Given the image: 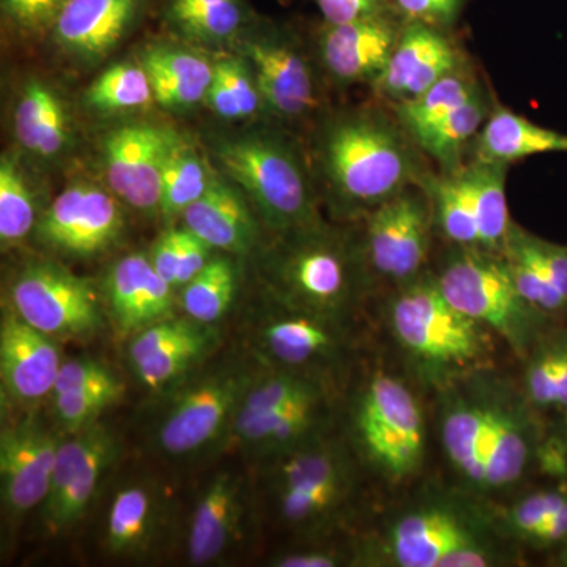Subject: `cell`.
<instances>
[{"label": "cell", "mask_w": 567, "mask_h": 567, "mask_svg": "<svg viewBox=\"0 0 567 567\" xmlns=\"http://www.w3.org/2000/svg\"><path fill=\"white\" fill-rule=\"evenodd\" d=\"M393 110L369 104L333 112L317 125L312 163L339 213L364 218L431 173Z\"/></svg>", "instance_id": "6da1fadb"}, {"label": "cell", "mask_w": 567, "mask_h": 567, "mask_svg": "<svg viewBox=\"0 0 567 567\" xmlns=\"http://www.w3.org/2000/svg\"><path fill=\"white\" fill-rule=\"evenodd\" d=\"M388 317L398 344L421 377L435 385L476 372L494 352V333L454 308L434 275L395 287Z\"/></svg>", "instance_id": "7a4b0ae2"}, {"label": "cell", "mask_w": 567, "mask_h": 567, "mask_svg": "<svg viewBox=\"0 0 567 567\" xmlns=\"http://www.w3.org/2000/svg\"><path fill=\"white\" fill-rule=\"evenodd\" d=\"M212 156L276 233L323 223L303 156L282 134L259 130L219 136L212 142Z\"/></svg>", "instance_id": "3957f363"}, {"label": "cell", "mask_w": 567, "mask_h": 567, "mask_svg": "<svg viewBox=\"0 0 567 567\" xmlns=\"http://www.w3.org/2000/svg\"><path fill=\"white\" fill-rule=\"evenodd\" d=\"M268 254L265 275L279 305L339 320L368 278L361 244L324 226L282 234Z\"/></svg>", "instance_id": "277c9868"}, {"label": "cell", "mask_w": 567, "mask_h": 567, "mask_svg": "<svg viewBox=\"0 0 567 567\" xmlns=\"http://www.w3.org/2000/svg\"><path fill=\"white\" fill-rule=\"evenodd\" d=\"M434 276L454 308L499 336L518 357L532 353L548 316L520 293L502 254L451 245Z\"/></svg>", "instance_id": "5b68a950"}, {"label": "cell", "mask_w": 567, "mask_h": 567, "mask_svg": "<svg viewBox=\"0 0 567 567\" xmlns=\"http://www.w3.org/2000/svg\"><path fill=\"white\" fill-rule=\"evenodd\" d=\"M276 509L295 532L327 527L352 496V464L341 447L312 439L270 456Z\"/></svg>", "instance_id": "8992f818"}, {"label": "cell", "mask_w": 567, "mask_h": 567, "mask_svg": "<svg viewBox=\"0 0 567 567\" xmlns=\"http://www.w3.org/2000/svg\"><path fill=\"white\" fill-rule=\"evenodd\" d=\"M354 435L369 464L390 483H404L423 464V410L398 377L382 372L365 383L354 406Z\"/></svg>", "instance_id": "52a82bcc"}, {"label": "cell", "mask_w": 567, "mask_h": 567, "mask_svg": "<svg viewBox=\"0 0 567 567\" xmlns=\"http://www.w3.org/2000/svg\"><path fill=\"white\" fill-rule=\"evenodd\" d=\"M383 551L399 567H486L498 561L480 522L440 502L412 507L395 518Z\"/></svg>", "instance_id": "ba28073f"}, {"label": "cell", "mask_w": 567, "mask_h": 567, "mask_svg": "<svg viewBox=\"0 0 567 567\" xmlns=\"http://www.w3.org/2000/svg\"><path fill=\"white\" fill-rule=\"evenodd\" d=\"M434 234L427 193L410 186L364 216L361 251L368 274L395 287L415 281L425 274Z\"/></svg>", "instance_id": "9c48e42d"}, {"label": "cell", "mask_w": 567, "mask_h": 567, "mask_svg": "<svg viewBox=\"0 0 567 567\" xmlns=\"http://www.w3.org/2000/svg\"><path fill=\"white\" fill-rule=\"evenodd\" d=\"M9 305L21 319L54 339L91 338L104 324L99 292L58 264L22 267L11 282Z\"/></svg>", "instance_id": "30bf717a"}, {"label": "cell", "mask_w": 567, "mask_h": 567, "mask_svg": "<svg viewBox=\"0 0 567 567\" xmlns=\"http://www.w3.org/2000/svg\"><path fill=\"white\" fill-rule=\"evenodd\" d=\"M256 377L240 365L205 374L181 391L159 421L156 440L164 453H199L233 427L235 413Z\"/></svg>", "instance_id": "8fae6325"}, {"label": "cell", "mask_w": 567, "mask_h": 567, "mask_svg": "<svg viewBox=\"0 0 567 567\" xmlns=\"http://www.w3.org/2000/svg\"><path fill=\"white\" fill-rule=\"evenodd\" d=\"M251 65L265 107L282 121L301 122L320 110L316 66L297 41L274 25H257L237 40Z\"/></svg>", "instance_id": "7c38bea8"}, {"label": "cell", "mask_w": 567, "mask_h": 567, "mask_svg": "<svg viewBox=\"0 0 567 567\" xmlns=\"http://www.w3.org/2000/svg\"><path fill=\"white\" fill-rule=\"evenodd\" d=\"M177 134L152 122H130L112 128L102 141V167L107 186L136 210L159 212L163 171Z\"/></svg>", "instance_id": "4fadbf2b"}, {"label": "cell", "mask_w": 567, "mask_h": 567, "mask_svg": "<svg viewBox=\"0 0 567 567\" xmlns=\"http://www.w3.org/2000/svg\"><path fill=\"white\" fill-rule=\"evenodd\" d=\"M125 227L118 197L93 183H73L54 200L37 224L44 246L69 256H93L111 248Z\"/></svg>", "instance_id": "5bb4252c"}, {"label": "cell", "mask_w": 567, "mask_h": 567, "mask_svg": "<svg viewBox=\"0 0 567 567\" xmlns=\"http://www.w3.org/2000/svg\"><path fill=\"white\" fill-rule=\"evenodd\" d=\"M115 440L104 425L92 424L63 439L43 520L54 535L69 532L87 513L104 472L115 457Z\"/></svg>", "instance_id": "9a60e30c"}, {"label": "cell", "mask_w": 567, "mask_h": 567, "mask_svg": "<svg viewBox=\"0 0 567 567\" xmlns=\"http://www.w3.org/2000/svg\"><path fill=\"white\" fill-rule=\"evenodd\" d=\"M62 440L33 415L2 425L0 494L11 518L20 520L47 502Z\"/></svg>", "instance_id": "2e32d148"}, {"label": "cell", "mask_w": 567, "mask_h": 567, "mask_svg": "<svg viewBox=\"0 0 567 567\" xmlns=\"http://www.w3.org/2000/svg\"><path fill=\"white\" fill-rule=\"evenodd\" d=\"M404 24L393 10L347 24L324 22L316 41L320 69L341 87H371L385 70Z\"/></svg>", "instance_id": "e0dca14e"}, {"label": "cell", "mask_w": 567, "mask_h": 567, "mask_svg": "<svg viewBox=\"0 0 567 567\" xmlns=\"http://www.w3.org/2000/svg\"><path fill=\"white\" fill-rule=\"evenodd\" d=\"M464 65V54L450 31L405 22L393 54L371 91L380 103L395 106L416 99Z\"/></svg>", "instance_id": "ac0fdd59"}, {"label": "cell", "mask_w": 567, "mask_h": 567, "mask_svg": "<svg viewBox=\"0 0 567 567\" xmlns=\"http://www.w3.org/2000/svg\"><path fill=\"white\" fill-rule=\"evenodd\" d=\"M61 350L17 315L9 303L0 320V382L2 395L14 404H35L54 391L62 368Z\"/></svg>", "instance_id": "d6986e66"}, {"label": "cell", "mask_w": 567, "mask_h": 567, "mask_svg": "<svg viewBox=\"0 0 567 567\" xmlns=\"http://www.w3.org/2000/svg\"><path fill=\"white\" fill-rule=\"evenodd\" d=\"M147 0H66L50 39L80 62H99L140 20Z\"/></svg>", "instance_id": "ffe728a7"}, {"label": "cell", "mask_w": 567, "mask_h": 567, "mask_svg": "<svg viewBox=\"0 0 567 567\" xmlns=\"http://www.w3.org/2000/svg\"><path fill=\"white\" fill-rule=\"evenodd\" d=\"M174 292V287L153 267L148 254L122 257L104 279L107 311L123 333H140L171 317Z\"/></svg>", "instance_id": "44dd1931"}, {"label": "cell", "mask_w": 567, "mask_h": 567, "mask_svg": "<svg viewBox=\"0 0 567 567\" xmlns=\"http://www.w3.org/2000/svg\"><path fill=\"white\" fill-rule=\"evenodd\" d=\"M336 322L339 320L281 306V311L265 317L257 334L260 352L290 371L330 363L342 349Z\"/></svg>", "instance_id": "7402d4cb"}, {"label": "cell", "mask_w": 567, "mask_h": 567, "mask_svg": "<svg viewBox=\"0 0 567 567\" xmlns=\"http://www.w3.org/2000/svg\"><path fill=\"white\" fill-rule=\"evenodd\" d=\"M518 290L551 316L567 308V246L550 244L513 224L502 249Z\"/></svg>", "instance_id": "603a6c76"}, {"label": "cell", "mask_w": 567, "mask_h": 567, "mask_svg": "<svg viewBox=\"0 0 567 567\" xmlns=\"http://www.w3.org/2000/svg\"><path fill=\"white\" fill-rule=\"evenodd\" d=\"M216 174L210 189L182 213L183 226L213 249L246 256L256 248L259 227L245 194Z\"/></svg>", "instance_id": "cb8c5ba5"}, {"label": "cell", "mask_w": 567, "mask_h": 567, "mask_svg": "<svg viewBox=\"0 0 567 567\" xmlns=\"http://www.w3.org/2000/svg\"><path fill=\"white\" fill-rule=\"evenodd\" d=\"M244 484L233 473L213 477L189 520L186 554L196 566L212 565L240 537L246 511Z\"/></svg>", "instance_id": "d4e9b609"}, {"label": "cell", "mask_w": 567, "mask_h": 567, "mask_svg": "<svg viewBox=\"0 0 567 567\" xmlns=\"http://www.w3.org/2000/svg\"><path fill=\"white\" fill-rule=\"evenodd\" d=\"M140 62L151 80L153 99L164 110L185 112L205 103L215 63L194 48L156 41L142 50Z\"/></svg>", "instance_id": "484cf974"}, {"label": "cell", "mask_w": 567, "mask_h": 567, "mask_svg": "<svg viewBox=\"0 0 567 567\" xmlns=\"http://www.w3.org/2000/svg\"><path fill=\"white\" fill-rule=\"evenodd\" d=\"M13 130L18 144L39 162H54L70 147L71 118L61 93L51 84L29 80L14 104Z\"/></svg>", "instance_id": "4316f807"}, {"label": "cell", "mask_w": 567, "mask_h": 567, "mask_svg": "<svg viewBox=\"0 0 567 567\" xmlns=\"http://www.w3.org/2000/svg\"><path fill=\"white\" fill-rule=\"evenodd\" d=\"M488 442H491V402L487 393L454 395L442 413V443L451 465L484 492Z\"/></svg>", "instance_id": "83f0119b"}, {"label": "cell", "mask_w": 567, "mask_h": 567, "mask_svg": "<svg viewBox=\"0 0 567 567\" xmlns=\"http://www.w3.org/2000/svg\"><path fill=\"white\" fill-rule=\"evenodd\" d=\"M472 159L511 164L544 153H567V134L546 128L524 115L495 104L473 141Z\"/></svg>", "instance_id": "f1b7e54d"}, {"label": "cell", "mask_w": 567, "mask_h": 567, "mask_svg": "<svg viewBox=\"0 0 567 567\" xmlns=\"http://www.w3.org/2000/svg\"><path fill=\"white\" fill-rule=\"evenodd\" d=\"M323 410L324 394H320L257 415L235 416L230 431L241 445L270 457L316 439Z\"/></svg>", "instance_id": "f546056e"}, {"label": "cell", "mask_w": 567, "mask_h": 567, "mask_svg": "<svg viewBox=\"0 0 567 567\" xmlns=\"http://www.w3.org/2000/svg\"><path fill=\"white\" fill-rule=\"evenodd\" d=\"M164 20L186 40L224 44L240 39L254 14L245 0H166Z\"/></svg>", "instance_id": "4dcf8cb0"}, {"label": "cell", "mask_w": 567, "mask_h": 567, "mask_svg": "<svg viewBox=\"0 0 567 567\" xmlns=\"http://www.w3.org/2000/svg\"><path fill=\"white\" fill-rule=\"evenodd\" d=\"M509 166L470 159L457 171L475 212L480 248L502 252L511 233L506 200V178Z\"/></svg>", "instance_id": "1f68e13d"}, {"label": "cell", "mask_w": 567, "mask_h": 567, "mask_svg": "<svg viewBox=\"0 0 567 567\" xmlns=\"http://www.w3.org/2000/svg\"><path fill=\"white\" fill-rule=\"evenodd\" d=\"M484 87L451 112L431 132L416 141L417 147L439 166V173H456L464 166V156L486 123L492 107Z\"/></svg>", "instance_id": "d6a6232c"}, {"label": "cell", "mask_w": 567, "mask_h": 567, "mask_svg": "<svg viewBox=\"0 0 567 567\" xmlns=\"http://www.w3.org/2000/svg\"><path fill=\"white\" fill-rule=\"evenodd\" d=\"M158 516V496L152 488L141 484L121 488L107 514V548L115 555L144 554L155 537Z\"/></svg>", "instance_id": "836d02e7"}, {"label": "cell", "mask_w": 567, "mask_h": 567, "mask_svg": "<svg viewBox=\"0 0 567 567\" xmlns=\"http://www.w3.org/2000/svg\"><path fill=\"white\" fill-rule=\"evenodd\" d=\"M481 87L483 85L477 81L475 71L466 63L435 82L416 99L390 107L406 133L416 142L446 118L451 112L456 111L462 103L472 99Z\"/></svg>", "instance_id": "e575fe53"}, {"label": "cell", "mask_w": 567, "mask_h": 567, "mask_svg": "<svg viewBox=\"0 0 567 567\" xmlns=\"http://www.w3.org/2000/svg\"><path fill=\"white\" fill-rule=\"evenodd\" d=\"M420 185L431 200L435 234L453 246L480 248L475 212L457 171L451 174L431 171Z\"/></svg>", "instance_id": "d590c367"}, {"label": "cell", "mask_w": 567, "mask_h": 567, "mask_svg": "<svg viewBox=\"0 0 567 567\" xmlns=\"http://www.w3.org/2000/svg\"><path fill=\"white\" fill-rule=\"evenodd\" d=\"M204 104L213 114L229 122L246 121L267 110L251 65L245 58H227L215 63Z\"/></svg>", "instance_id": "8d00e7d4"}, {"label": "cell", "mask_w": 567, "mask_h": 567, "mask_svg": "<svg viewBox=\"0 0 567 567\" xmlns=\"http://www.w3.org/2000/svg\"><path fill=\"white\" fill-rule=\"evenodd\" d=\"M216 173L193 145L178 137L163 171L159 213L166 218L182 216L189 205L210 189Z\"/></svg>", "instance_id": "74e56055"}, {"label": "cell", "mask_w": 567, "mask_h": 567, "mask_svg": "<svg viewBox=\"0 0 567 567\" xmlns=\"http://www.w3.org/2000/svg\"><path fill=\"white\" fill-rule=\"evenodd\" d=\"M238 287V270L229 257H213L182 289L186 317L203 324L219 322L229 312Z\"/></svg>", "instance_id": "f35d334b"}, {"label": "cell", "mask_w": 567, "mask_h": 567, "mask_svg": "<svg viewBox=\"0 0 567 567\" xmlns=\"http://www.w3.org/2000/svg\"><path fill=\"white\" fill-rule=\"evenodd\" d=\"M155 102L151 80L141 62H121L104 70L85 93L92 110L117 114L144 110Z\"/></svg>", "instance_id": "ab89813d"}, {"label": "cell", "mask_w": 567, "mask_h": 567, "mask_svg": "<svg viewBox=\"0 0 567 567\" xmlns=\"http://www.w3.org/2000/svg\"><path fill=\"white\" fill-rule=\"evenodd\" d=\"M37 203L28 177L17 159H0V241L3 248L18 245L37 229Z\"/></svg>", "instance_id": "60d3db41"}, {"label": "cell", "mask_w": 567, "mask_h": 567, "mask_svg": "<svg viewBox=\"0 0 567 567\" xmlns=\"http://www.w3.org/2000/svg\"><path fill=\"white\" fill-rule=\"evenodd\" d=\"M213 339H215V331L212 330L210 324L199 323L185 338L133 364L134 375L142 385L151 390L171 385L175 380L182 379L186 372L192 371L197 361L203 360L213 346Z\"/></svg>", "instance_id": "b9f144b4"}, {"label": "cell", "mask_w": 567, "mask_h": 567, "mask_svg": "<svg viewBox=\"0 0 567 567\" xmlns=\"http://www.w3.org/2000/svg\"><path fill=\"white\" fill-rule=\"evenodd\" d=\"M525 390L537 406L567 409V333L537 342L528 354Z\"/></svg>", "instance_id": "7bdbcfd3"}, {"label": "cell", "mask_w": 567, "mask_h": 567, "mask_svg": "<svg viewBox=\"0 0 567 567\" xmlns=\"http://www.w3.org/2000/svg\"><path fill=\"white\" fill-rule=\"evenodd\" d=\"M123 391L125 388L122 380L117 379L103 385L78 388V390L52 394L59 424L69 435L95 424L96 417L102 415L107 406L121 401Z\"/></svg>", "instance_id": "ee69618b"}, {"label": "cell", "mask_w": 567, "mask_h": 567, "mask_svg": "<svg viewBox=\"0 0 567 567\" xmlns=\"http://www.w3.org/2000/svg\"><path fill=\"white\" fill-rule=\"evenodd\" d=\"M66 0H0L2 20L22 39L50 37Z\"/></svg>", "instance_id": "f6af8a7d"}, {"label": "cell", "mask_w": 567, "mask_h": 567, "mask_svg": "<svg viewBox=\"0 0 567 567\" xmlns=\"http://www.w3.org/2000/svg\"><path fill=\"white\" fill-rule=\"evenodd\" d=\"M567 506V494L561 491H539L518 499L507 509L506 528L513 536L527 540L540 524Z\"/></svg>", "instance_id": "bcb514c9"}, {"label": "cell", "mask_w": 567, "mask_h": 567, "mask_svg": "<svg viewBox=\"0 0 567 567\" xmlns=\"http://www.w3.org/2000/svg\"><path fill=\"white\" fill-rule=\"evenodd\" d=\"M391 10L405 22H420L450 31L461 18L466 0H388Z\"/></svg>", "instance_id": "7dc6e473"}, {"label": "cell", "mask_w": 567, "mask_h": 567, "mask_svg": "<svg viewBox=\"0 0 567 567\" xmlns=\"http://www.w3.org/2000/svg\"><path fill=\"white\" fill-rule=\"evenodd\" d=\"M199 322L189 319H167L159 320V322L151 324V327L144 328L140 333L133 336V341L130 342L128 347V360L130 363L136 364L145 358L152 357L159 350L164 349L169 344H174L178 339L185 338L186 334L192 333L194 328Z\"/></svg>", "instance_id": "c3c4849f"}, {"label": "cell", "mask_w": 567, "mask_h": 567, "mask_svg": "<svg viewBox=\"0 0 567 567\" xmlns=\"http://www.w3.org/2000/svg\"><path fill=\"white\" fill-rule=\"evenodd\" d=\"M117 379L118 377L115 375L107 365L100 363V361H63L61 372H59L58 382H55L52 394L78 390V388L103 385V383L112 382V380Z\"/></svg>", "instance_id": "681fc988"}, {"label": "cell", "mask_w": 567, "mask_h": 567, "mask_svg": "<svg viewBox=\"0 0 567 567\" xmlns=\"http://www.w3.org/2000/svg\"><path fill=\"white\" fill-rule=\"evenodd\" d=\"M327 24H347V22L375 17L391 10L388 0H312Z\"/></svg>", "instance_id": "f907efd6"}, {"label": "cell", "mask_w": 567, "mask_h": 567, "mask_svg": "<svg viewBox=\"0 0 567 567\" xmlns=\"http://www.w3.org/2000/svg\"><path fill=\"white\" fill-rule=\"evenodd\" d=\"M271 565L276 567H336L342 565V558L331 550L295 551L275 558Z\"/></svg>", "instance_id": "816d5d0a"}, {"label": "cell", "mask_w": 567, "mask_h": 567, "mask_svg": "<svg viewBox=\"0 0 567 567\" xmlns=\"http://www.w3.org/2000/svg\"><path fill=\"white\" fill-rule=\"evenodd\" d=\"M540 465L546 470L548 475H565L567 466V445L561 443L548 442L547 445L540 447L539 453Z\"/></svg>", "instance_id": "f5cc1de1"}, {"label": "cell", "mask_w": 567, "mask_h": 567, "mask_svg": "<svg viewBox=\"0 0 567 567\" xmlns=\"http://www.w3.org/2000/svg\"><path fill=\"white\" fill-rule=\"evenodd\" d=\"M559 565L567 567V543L565 544V548H563L561 557H559Z\"/></svg>", "instance_id": "db71d44e"}, {"label": "cell", "mask_w": 567, "mask_h": 567, "mask_svg": "<svg viewBox=\"0 0 567 567\" xmlns=\"http://www.w3.org/2000/svg\"><path fill=\"white\" fill-rule=\"evenodd\" d=\"M566 445H567V440H566Z\"/></svg>", "instance_id": "11a10c76"}]
</instances>
